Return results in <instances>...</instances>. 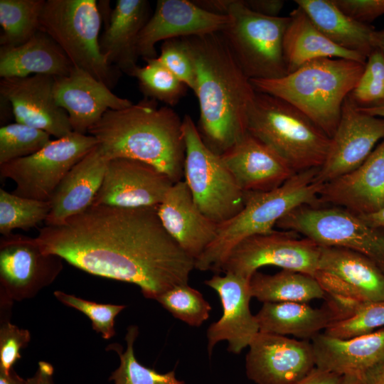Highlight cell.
<instances>
[{"label":"cell","instance_id":"34","mask_svg":"<svg viewBox=\"0 0 384 384\" xmlns=\"http://www.w3.org/2000/svg\"><path fill=\"white\" fill-rule=\"evenodd\" d=\"M139 334L138 327L130 326L125 336L127 348L122 352L118 343L108 346V348L118 353L120 363L109 378L114 384H186L176 378L175 371L159 373L155 370L142 365L136 358L134 343Z\"/></svg>","mask_w":384,"mask_h":384},{"label":"cell","instance_id":"15","mask_svg":"<svg viewBox=\"0 0 384 384\" xmlns=\"http://www.w3.org/2000/svg\"><path fill=\"white\" fill-rule=\"evenodd\" d=\"M315 278L330 298L384 302V272L355 251L321 247Z\"/></svg>","mask_w":384,"mask_h":384},{"label":"cell","instance_id":"26","mask_svg":"<svg viewBox=\"0 0 384 384\" xmlns=\"http://www.w3.org/2000/svg\"><path fill=\"white\" fill-rule=\"evenodd\" d=\"M108 161L97 145L70 169L52 196L46 225L61 224L92 205Z\"/></svg>","mask_w":384,"mask_h":384},{"label":"cell","instance_id":"25","mask_svg":"<svg viewBox=\"0 0 384 384\" xmlns=\"http://www.w3.org/2000/svg\"><path fill=\"white\" fill-rule=\"evenodd\" d=\"M316 367L363 379L384 362V328L347 339L319 334L311 338Z\"/></svg>","mask_w":384,"mask_h":384},{"label":"cell","instance_id":"45","mask_svg":"<svg viewBox=\"0 0 384 384\" xmlns=\"http://www.w3.org/2000/svg\"><path fill=\"white\" fill-rule=\"evenodd\" d=\"M250 10L268 16H279L284 1L282 0H242Z\"/></svg>","mask_w":384,"mask_h":384},{"label":"cell","instance_id":"28","mask_svg":"<svg viewBox=\"0 0 384 384\" xmlns=\"http://www.w3.org/2000/svg\"><path fill=\"white\" fill-rule=\"evenodd\" d=\"M73 67L62 48L41 30L20 46L0 48L1 78L34 75L63 77L68 75Z\"/></svg>","mask_w":384,"mask_h":384},{"label":"cell","instance_id":"32","mask_svg":"<svg viewBox=\"0 0 384 384\" xmlns=\"http://www.w3.org/2000/svg\"><path fill=\"white\" fill-rule=\"evenodd\" d=\"M250 288L252 297L263 303H307L326 297L314 277L287 270L272 275L256 272L250 279Z\"/></svg>","mask_w":384,"mask_h":384},{"label":"cell","instance_id":"19","mask_svg":"<svg viewBox=\"0 0 384 384\" xmlns=\"http://www.w3.org/2000/svg\"><path fill=\"white\" fill-rule=\"evenodd\" d=\"M54 83L55 77L45 75L1 78L0 96L10 104L16 122L59 139L73 129L67 112L55 101Z\"/></svg>","mask_w":384,"mask_h":384},{"label":"cell","instance_id":"35","mask_svg":"<svg viewBox=\"0 0 384 384\" xmlns=\"http://www.w3.org/2000/svg\"><path fill=\"white\" fill-rule=\"evenodd\" d=\"M138 66L132 77L137 78L144 97L175 106L186 95L188 87L177 78L157 58L148 59Z\"/></svg>","mask_w":384,"mask_h":384},{"label":"cell","instance_id":"18","mask_svg":"<svg viewBox=\"0 0 384 384\" xmlns=\"http://www.w3.org/2000/svg\"><path fill=\"white\" fill-rule=\"evenodd\" d=\"M231 21L228 14L208 11L193 1L159 0L138 38L137 51L145 60L157 58L161 41L222 31Z\"/></svg>","mask_w":384,"mask_h":384},{"label":"cell","instance_id":"14","mask_svg":"<svg viewBox=\"0 0 384 384\" xmlns=\"http://www.w3.org/2000/svg\"><path fill=\"white\" fill-rule=\"evenodd\" d=\"M381 139H384V119L362 112L348 96L316 181L324 184L353 171Z\"/></svg>","mask_w":384,"mask_h":384},{"label":"cell","instance_id":"1","mask_svg":"<svg viewBox=\"0 0 384 384\" xmlns=\"http://www.w3.org/2000/svg\"><path fill=\"white\" fill-rule=\"evenodd\" d=\"M55 255L93 275L137 285L147 299L188 284L195 260L164 228L157 207L91 206L34 238Z\"/></svg>","mask_w":384,"mask_h":384},{"label":"cell","instance_id":"11","mask_svg":"<svg viewBox=\"0 0 384 384\" xmlns=\"http://www.w3.org/2000/svg\"><path fill=\"white\" fill-rule=\"evenodd\" d=\"M97 144L92 135L72 132L33 154L0 165L1 178L16 183V196L50 201L66 174Z\"/></svg>","mask_w":384,"mask_h":384},{"label":"cell","instance_id":"39","mask_svg":"<svg viewBox=\"0 0 384 384\" xmlns=\"http://www.w3.org/2000/svg\"><path fill=\"white\" fill-rule=\"evenodd\" d=\"M384 328V302H364L346 316L334 321L324 334L341 339L372 333Z\"/></svg>","mask_w":384,"mask_h":384},{"label":"cell","instance_id":"5","mask_svg":"<svg viewBox=\"0 0 384 384\" xmlns=\"http://www.w3.org/2000/svg\"><path fill=\"white\" fill-rule=\"evenodd\" d=\"M319 168L294 174L279 187L265 192H245L242 209L218 225L217 234L196 260L195 269L220 272L226 257L242 240L268 234L286 214L304 205L314 206L323 183L316 181Z\"/></svg>","mask_w":384,"mask_h":384},{"label":"cell","instance_id":"36","mask_svg":"<svg viewBox=\"0 0 384 384\" xmlns=\"http://www.w3.org/2000/svg\"><path fill=\"white\" fill-rule=\"evenodd\" d=\"M50 202L16 196L0 189V233L2 236L14 229L28 230L46 221Z\"/></svg>","mask_w":384,"mask_h":384},{"label":"cell","instance_id":"22","mask_svg":"<svg viewBox=\"0 0 384 384\" xmlns=\"http://www.w3.org/2000/svg\"><path fill=\"white\" fill-rule=\"evenodd\" d=\"M220 156L244 192L272 191L296 174L276 151L248 132Z\"/></svg>","mask_w":384,"mask_h":384},{"label":"cell","instance_id":"27","mask_svg":"<svg viewBox=\"0 0 384 384\" xmlns=\"http://www.w3.org/2000/svg\"><path fill=\"white\" fill-rule=\"evenodd\" d=\"M149 19L147 1H117L100 37V51L110 65L132 76L138 67L139 36Z\"/></svg>","mask_w":384,"mask_h":384},{"label":"cell","instance_id":"51","mask_svg":"<svg viewBox=\"0 0 384 384\" xmlns=\"http://www.w3.org/2000/svg\"><path fill=\"white\" fill-rule=\"evenodd\" d=\"M362 112L384 119V102L368 107H358Z\"/></svg>","mask_w":384,"mask_h":384},{"label":"cell","instance_id":"31","mask_svg":"<svg viewBox=\"0 0 384 384\" xmlns=\"http://www.w3.org/2000/svg\"><path fill=\"white\" fill-rule=\"evenodd\" d=\"M255 317L261 332L303 339H311L336 320L329 305L316 309L302 302L263 303Z\"/></svg>","mask_w":384,"mask_h":384},{"label":"cell","instance_id":"6","mask_svg":"<svg viewBox=\"0 0 384 384\" xmlns=\"http://www.w3.org/2000/svg\"><path fill=\"white\" fill-rule=\"evenodd\" d=\"M195 2L208 11L230 16V23L220 33L250 80L274 79L288 74L283 55V39L289 16L256 13L242 0Z\"/></svg>","mask_w":384,"mask_h":384},{"label":"cell","instance_id":"24","mask_svg":"<svg viewBox=\"0 0 384 384\" xmlns=\"http://www.w3.org/2000/svg\"><path fill=\"white\" fill-rule=\"evenodd\" d=\"M157 213L167 233L195 261L216 236L218 225L198 209L184 180L170 187Z\"/></svg>","mask_w":384,"mask_h":384},{"label":"cell","instance_id":"37","mask_svg":"<svg viewBox=\"0 0 384 384\" xmlns=\"http://www.w3.org/2000/svg\"><path fill=\"white\" fill-rule=\"evenodd\" d=\"M175 318L189 326H199L210 316L211 306L203 294L188 284L175 286L156 299Z\"/></svg>","mask_w":384,"mask_h":384},{"label":"cell","instance_id":"33","mask_svg":"<svg viewBox=\"0 0 384 384\" xmlns=\"http://www.w3.org/2000/svg\"><path fill=\"white\" fill-rule=\"evenodd\" d=\"M46 0H0L1 46L13 47L28 41L40 30Z\"/></svg>","mask_w":384,"mask_h":384},{"label":"cell","instance_id":"13","mask_svg":"<svg viewBox=\"0 0 384 384\" xmlns=\"http://www.w3.org/2000/svg\"><path fill=\"white\" fill-rule=\"evenodd\" d=\"M63 259L42 252L34 238L11 233L0 239V299H31L52 284Z\"/></svg>","mask_w":384,"mask_h":384},{"label":"cell","instance_id":"12","mask_svg":"<svg viewBox=\"0 0 384 384\" xmlns=\"http://www.w3.org/2000/svg\"><path fill=\"white\" fill-rule=\"evenodd\" d=\"M296 234L274 230L248 237L230 251L220 272L250 279L259 268L272 265L315 277L321 247L308 238L296 237Z\"/></svg>","mask_w":384,"mask_h":384},{"label":"cell","instance_id":"38","mask_svg":"<svg viewBox=\"0 0 384 384\" xmlns=\"http://www.w3.org/2000/svg\"><path fill=\"white\" fill-rule=\"evenodd\" d=\"M51 141L38 129L14 122L0 128V165L36 153Z\"/></svg>","mask_w":384,"mask_h":384},{"label":"cell","instance_id":"23","mask_svg":"<svg viewBox=\"0 0 384 384\" xmlns=\"http://www.w3.org/2000/svg\"><path fill=\"white\" fill-rule=\"evenodd\" d=\"M319 202L356 214L381 208L384 206V140L358 168L324 183Z\"/></svg>","mask_w":384,"mask_h":384},{"label":"cell","instance_id":"30","mask_svg":"<svg viewBox=\"0 0 384 384\" xmlns=\"http://www.w3.org/2000/svg\"><path fill=\"white\" fill-rule=\"evenodd\" d=\"M315 26L330 41L366 58L375 49L376 31L342 11L333 0H296Z\"/></svg>","mask_w":384,"mask_h":384},{"label":"cell","instance_id":"17","mask_svg":"<svg viewBox=\"0 0 384 384\" xmlns=\"http://www.w3.org/2000/svg\"><path fill=\"white\" fill-rule=\"evenodd\" d=\"M174 183L147 163L126 158L109 160L92 206L158 207Z\"/></svg>","mask_w":384,"mask_h":384},{"label":"cell","instance_id":"44","mask_svg":"<svg viewBox=\"0 0 384 384\" xmlns=\"http://www.w3.org/2000/svg\"><path fill=\"white\" fill-rule=\"evenodd\" d=\"M353 19L365 24L384 14V0H333Z\"/></svg>","mask_w":384,"mask_h":384},{"label":"cell","instance_id":"7","mask_svg":"<svg viewBox=\"0 0 384 384\" xmlns=\"http://www.w3.org/2000/svg\"><path fill=\"white\" fill-rule=\"evenodd\" d=\"M247 131L271 147L296 173L320 168L331 144V138L299 110L257 91Z\"/></svg>","mask_w":384,"mask_h":384},{"label":"cell","instance_id":"10","mask_svg":"<svg viewBox=\"0 0 384 384\" xmlns=\"http://www.w3.org/2000/svg\"><path fill=\"white\" fill-rule=\"evenodd\" d=\"M276 226L299 233L321 247L355 251L384 269V236L345 208L301 206L283 216Z\"/></svg>","mask_w":384,"mask_h":384},{"label":"cell","instance_id":"21","mask_svg":"<svg viewBox=\"0 0 384 384\" xmlns=\"http://www.w3.org/2000/svg\"><path fill=\"white\" fill-rule=\"evenodd\" d=\"M53 94L58 105L68 114L73 132L87 134L109 110L132 105L114 94L92 75L73 67L67 76L55 77Z\"/></svg>","mask_w":384,"mask_h":384},{"label":"cell","instance_id":"43","mask_svg":"<svg viewBox=\"0 0 384 384\" xmlns=\"http://www.w3.org/2000/svg\"><path fill=\"white\" fill-rule=\"evenodd\" d=\"M159 60L188 88H196V72L193 63L181 38L163 41Z\"/></svg>","mask_w":384,"mask_h":384},{"label":"cell","instance_id":"41","mask_svg":"<svg viewBox=\"0 0 384 384\" xmlns=\"http://www.w3.org/2000/svg\"><path fill=\"white\" fill-rule=\"evenodd\" d=\"M54 296L65 305L85 314L91 320L92 329L101 334L105 339L115 335L114 319L126 307L124 305L97 304L59 290L54 292Z\"/></svg>","mask_w":384,"mask_h":384},{"label":"cell","instance_id":"53","mask_svg":"<svg viewBox=\"0 0 384 384\" xmlns=\"http://www.w3.org/2000/svg\"><path fill=\"white\" fill-rule=\"evenodd\" d=\"M340 384H363V380L354 375H342Z\"/></svg>","mask_w":384,"mask_h":384},{"label":"cell","instance_id":"49","mask_svg":"<svg viewBox=\"0 0 384 384\" xmlns=\"http://www.w3.org/2000/svg\"><path fill=\"white\" fill-rule=\"evenodd\" d=\"M363 384H384V362L366 373Z\"/></svg>","mask_w":384,"mask_h":384},{"label":"cell","instance_id":"50","mask_svg":"<svg viewBox=\"0 0 384 384\" xmlns=\"http://www.w3.org/2000/svg\"><path fill=\"white\" fill-rule=\"evenodd\" d=\"M0 384H31V380L23 379L13 368L9 373L0 372Z\"/></svg>","mask_w":384,"mask_h":384},{"label":"cell","instance_id":"8","mask_svg":"<svg viewBox=\"0 0 384 384\" xmlns=\"http://www.w3.org/2000/svg\"><path fill=\"white\" fill-rule=\"evenodd\" d=\"M102 17L95 0H46L40 30L62 48L73 66L112 88L122 72L110 65L100 48Z\"/></svg>","mask_w":384,"mask_h":384},{"label":"cell","instance_id":"20","mask_svg":"<svg viewBox=\"0 0 384 384\" xmlns=\"http://www.w3.org/2000/svg\"><path fill=\"white\" fill-rule=\"evenodd\" d=\"M205 284L218 293L223 307L220 319L207 330L208 353L210 356L217 343L227 341L228 351L240 353L260 331L255 315L250 309V279L225 272L224 276H213Z\"/></svg>","mask_w":384,"mask_h":384},{"label":"cell","instance_id":"29","mask_svg":"<svg viewBox=\"0 0 384 384\" xmlns=\"http://www.w3.org/2000/svg\"><path fill=\"white\" fill-rule=\"evenodd\" d=\"M289 17L283 39V55L288 73L319 58H345L366 63V57L342 48L326 38L299 7Z\"/></svg>","mask_w":384,"mask_h":384},{"label":"cell","instance_id":"4","mask_svg":"<svg viewBox=\"0 0 384 384\" xmlns=\"http://www.w3.org/2000/svg\"><path fill=\"white\" fill-rule=\"evenodd\" d=\"M365 64L345 58H319L282 78L250 80L255 91L292 105L331 138L343 104L359 81Z\"/></svg>","mask_w":384,"mask_h":384},{"label":"cell","instance_id":"40","mask_svg":"<svg viewBox=\"0 0 384 384\" xmlns=\"http://www.w3.org/2000/svg\"><path fill=\"white\" fill-rule=\"evenodd\" d=\"M348 97L358 107L384 102V55L378 48L367 58L361 77Z\"/></svg>","mask_w":384,"mask_h":384},{"label":"cell","instance_id":"2","mask_svg":"<svg viewBox=\"0 0 384 384\" xmlns=\"http://www.w3.org/2000/svg\"><path fill=\"white\" fill-rule=\"evenodd\" d=\"M193 63L205 144L222 155L245 134L256 91L220 32L181 38Z\"/></svg>","mask_w":384,"mask_h":384},{"label":"cell","instance_id":"16","mask_svg":"<svg viewBox=\"0 0 384 384\" xmlns=\"http://www.w3.org/2000/svg\"><path fill=\"white\" fill-rule=\"evenodd\" d=\"M248 347L246 374L256 384H295L316 367L306 340L259 331Z\"/></svg>","mask_w":384,"mask_h":384},{"label":"cell","instance_id":"52","mask_svg":"<svg viewBox=\"0 0 384 384\" xmlns=\"http://www.w3.org/2000/svg\"><path fill=\"white\" fill-rule=\"evenodd\" d=\"M375 44V48H378L384 55V30L376 31Z\"/></svg>","mask_w":384,"mask_h":384},{"label":"cell","instance_id":"3","mask_svg":"<svg viewBox=\"0 0 384 384\" xmlns=\"http://www.w3.org/2000/svg\"><path fill=\"white\" fill-rule=\"evenodd\" d=\"M182 120L171 107H158L157 101L144 97L127 108L107 110L87 134L107 159L147 163L176 183L183 177Z\"/></svg>","mask_w":384,"mask_h":384},{"label":"cell","instance_id":"47","mask_svg":"<svg viewBox=\"0 0 384 384\" xmlns=\"http://www.w3.org/2000/svg\"><path fill=\"white\" fill-rule=\"evenodd\" d=\"M54 368L53 366L46 361H40L35 374L30 378L31 384H54Z\"/></svg>","mask_w":384,"mask_h":384},{"label":"cell","instance_id":"48","mask_svg":"<svg viewBox=\"0 0 384 384\" xmlns=\"http://www.w3.org/2000/svg\"><path fill=\"white\" fill-rule=\"evenodd\" d=\"M363 223L372 229L384 228V206L372 213L357 214Z\"/></svg>","mask_w":384,"mask_h":384},{"label":"cell","instance_id":"42","mask_svg":"<svg viewBox=\"0 0 384 384\" xmlns=\"http://www.w3.org/2000/svg\"><path fill=\"white\" fill-rule=\"evenodd\" d=\"M11 309L0 308V372L9 373L21 358L20 351L31 341L27 329H20L10 321Z\"/></svg>","mask_w":384,"mask_h":384},{"label":"cell","instance_id":"9","mask_svg":"<svg viewBox=\"0 0 384 384\" xmlns=\"http://www.w3.org/2000/svg\"><path fill=\"white\" fill-rule=\"evenodd\" d=\"M182 119L184 181L198 209L219 225L242 209L245 192L221 156L205 144L193 119L186 114Z\"/></svg>","mask_w":384,"mask_h":384},{"label":"cell","instance_id":"46","mask_svg":"<svg viewBox=\"0 0 384 384\" xmlns=\"http://www.w3.org/2000/svg\"><path fill=\"white\" fill-rule=\"evenodd\" d=\"M342 375L315 367L295 384H340Z\"/></svg>","mask_w":384,"mask_h":384}]
</instances>
